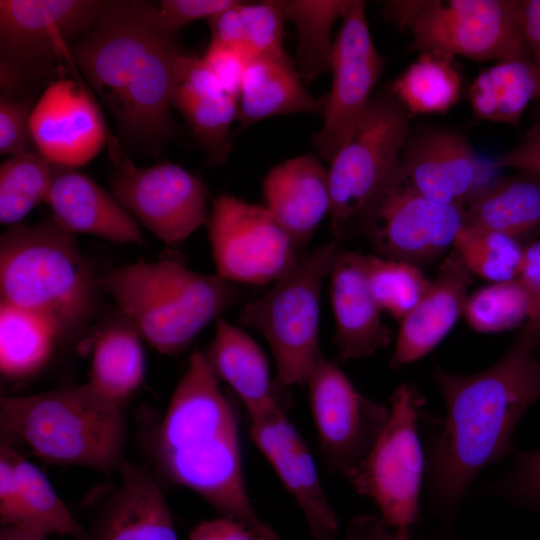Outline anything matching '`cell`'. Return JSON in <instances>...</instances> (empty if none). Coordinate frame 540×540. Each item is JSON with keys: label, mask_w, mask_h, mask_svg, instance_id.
Here are the masks:
<instances>
[{"label": "cell", "mask_w": 540, "mask_h": 540, "mask_svg": "<svg viewBox=\"0 0 540 540\" xmlns=\"http://www.w3.org/2000/svg\"><path fill=\"white\" fill-rule=\"evenodd\" d=\"M425 398L410 383L390 397L389 416L364 460L346 479L371 499L389 527L410 533L420 517L419 498L426 459L418 435Z\"/></svg>", "instance_id": "10"}, {"label": "cell", "mask_w": 540, "mask_h": 540, "mask_svg": "<svg viewBox=\"0 0 540 540\" xmlns=\"http://www.w3.org/2000/svg\"><path fill=\"white\" fill-rule=\"evenodd\" d=\"M122 316L163 354H176L239 298L234 283L174 260L139 261L97 278Z\"/></svg>", "instance_id": "6"}, {"label": "cell", "mask_w": 540, "mask_h": 540, "mask_svg": "<svg viewBox=\"0 0 540 540\" xmlns=\"http://www.w3.org/2000/svg\"><path fill=\"white\" fill-rule=\"evenodd\" d=\"M341 19L331 59L332 85L326 95L324 123L313 139L321 157L329 162L351 136L383 68L369 32L364 2L348 0Z\"/></svg>", "instance_id": "16"}, {"label": "cell", "mask_w": 540, "mask_h": 540, "mask_svg": "<svg viewBox=\"0 0 540 540\" xmlns=\"http://www.w3.org/2000/svg\"><path fill=\"white\" fill-rule=\"evenodd\" d=\"M98 293L73 234L53 219L17 224L1 236L0 303L42 318L62 338L92 317Z\"/></svg>", "instance_id": "5"}, {"label": "cell", "mask_w": 540, "mask_h": 540, "mask_svg": "<svg viewBox=\"0 0 540 540\" xmlns=\"http://www.w3.org/2000/svg\"><path fill=\"white\" fill-rule=\"evenodd\" d=\"M60 337L42 318L0 303V370L7 379H26L50 361Z\"/></svg>", "instance_id": "30"}, {"label": "cell", "mask_w": 540, "mask_h": 540, "mask_svg": "<svg viewBox=\"0 0 540 540\" xmlns=\"http://www.w3.org/2000/svg\"><path fill=\"white\" fill-rule=\"evenodd\" d=\"M473 277L452 248L423 296L400 321L390 367L421 359L446 337L463 314Z\"/></svg>", "instance_id": "20"}, {"label": "cell", "mask_w": 540, "mask_h": 540, "mask_svg": "<svg viewBox=\"0 0 540 540\" xmlns=\"http://www.w3.org/2000/svg\"><path fill=\"white\" fill-rule=\"evenodd\" d=\"M202 59L218 79L224 93L238 102L251 57L241 48L211 42Z\"/></svg>", "instance_id": "43"}, {"label": "cell", "mask_w": 540, "mask_h": 540, "mask_svg": "<svg viewBox=\"0 0 540 540\" xmlns=\"http://www.w3.org/2000/svg\"><path fill=\"white\" fill-rule=\"evenodd\" d=\"M57 164L38 150L14 155L0 166V222L20 224L45 202Z\"/></svg>", "instance_id": "33"}, {"label": "cell", "mask_w": 540, "mask_h": 540, "mask_svg": "<svg viewBox=\"0 0 540 540\" xmlns=\"http://www.w3.org/2000/svg\"><path fill=\"white\" fill-rule=\"evenodd\" d=\"M233 0H162L157 4L159 16L170 29L179 30L195 20L211 18L232 6Z\"/></svg>", "instance_id": "44"}, {"label": "cell", "mask_w": 540, "mask_h": 540, "mask_svg": "<svg viewBox=\"0 0 540 540\" xmlns=\"http://www.w3.org/2000/svg\"><path fill=\"white\" fill-rule=\"evenodd\" d=\"M155 462L173 483L220 512L273 539L256 513L242 466L238 417L205 355L194 352L152 441Z\"/></svg>", "instance_id": "3"}, {"label": "cell", "mask_w": 540, "mask_h": 540, "mask_svg": "<svg viewBox=\"0 0 540 540\" xmlns=\"http://www.w3.org/2000/svg\"><path fill=\"white\" fill-rule=\"evenodd\" d=\"M12 443L0 446V518L2 525H17L21 518V486L13 458Z\"/></svg>", "instance_id": "45"}, {"label": "cell", "mask_w": 540, "mask_h": 540, "mask_svg": "<svg viewBox=\"0 0 540 540\" xmlns=\"http://www.w3.org/2000/svg\"><path fill=\"white\" fill-rule=\"evenodd\" d=\"M178 32L149 1H104L71 46L77 71L113 114L132 148L157 154L172 137L173 65Z\"/></svg>", "instance_id": "2"}, {"label": "cell", "mask_w": 540, "mask_h": 540, "mask_svg": "<svg viewBox=\"0 0 540 540\" xmlns=\"http://www.w3.org/2000/svg\"><path fill=\"white\" fill-rule=\"evenodd\" d=\"M242 45L251 58L283 51L285 17L278 0L239 4Z\"/></svg>", "instance_id": "39"}, {"label": "cell", "mask_w": 540, "mask_h": 540, "mask_svg": "<svg viewBox=\"0 0 540 540\" xmlns=\"http://www.w3.org/2000/svg\"><path fill=\"white\" fill-rule=\"evenodd\" d=\"M207 227L216 275L231 283H275L305 253L265 206L232 195L213 199Z\"/></svg>", "instance_id": "14"}, {"label": "cell", "mask_w": 540, "mask_h": 540, "mask_svg": "<svg viewBox=\"0 0 540 540\" xmlns=\"http://www.w3.org/2000/svg\"><path fill=\"white\" fill-rule=\"evenodd\" d=\"M121 482L102 506L87 540H179L160 486L144 468L124 462Z\"/></svg>", "instance_id": "23"}, {"label": "cell", "mask_w": 540, "mask_h": 540, "mask_svg": "<svg viewBox=\"0 0 540 540\" xmlns=\"http://www.w3.org/2000/svg\"><path fill=\"white\" fill-rule=\"evenodd\" d=\"M214 99L226 95L203 59L177 54L173 65V95Z\"/></svg>", "instance_id": "42"}, {"label": "cell", "mask_w": 540, "mask_h": 540, "mask_svg": "<svg viewBox=\"0 0 540 540\" xmlns=\"http://www.w3.org/2000/svg\"><path fill=\"white\" fill-rule=\"evenodd\" d=\"M121 405L89 382L49 391L2 396L1 433L26 443L42 460L108 474L124 463Z\"/></svg>", "instance_id": "4"}, {"label": "cell", "mask_w": 540, "mask_h": 540, "mask_svg": "<svg viewBox=\"0 0 540 540\" xmlns=\"http://www.w3.org/2000/svg\"><path fill=\"white\" fill-rule=\"evenodd\" d=\"M522 327L527 331L534 350L540 356V322L536 324L524 323Z\"/></svg>", "instance_id": "52"}, {"label": "cell", "mask_w": 540, "mask_h": 540, "mask_svg": "<svg viewBox=\"0 0 540 540\" xmlns=\"http://www.w3.org/2000/svg\"><path fill=\"white\" fill-rule=\"evenodd\" d=\"M283 540V539H282Z\"/></svg>", "instance_id": "53"}, {"label": "cell", "mask_w": 540, "mask_h": 540, "mask_svg": "<svg viewBox=\"0 0 540 540\" xmlns=\"http://www.w3.org/2000/svg\"><path fill=\"white\" fill-rule=\"evenodd\" d=\"M188 540H282V538H270L239 520L223 516L198 524L191 531Z\"/></svg>", "instance_id": "46"}, {"label": "cell", "mask_w": 540, "mask_h": 540, "mask_svg": "<svg viewBox=\"0 0 540 540\" xmlns=\"http://www.w3.org/2000/svg\"><path fill=\"white\" fill-rule=\"evenodd\" d=\"M366 280L381 312L401 321L430 285L421 268L413 264L366 255Z\"/></svg>", "instance_id": "36"}, {"label": "cell", "mask_w": 540, "mask_h": 540, "mask_svg": "<svg viewBox=\"0 0 540 540\" xmlns=\"http://www.w3.org/2000/svg\"><path fill=\"white\" fill-rule=\"evenodd\" d=\"M518 279L525 288L531 303V315L525 322H540V240L524 246Z\"/></svg>", "instance_id": "47"}, {"label": "cell", "mask_w": 540, "mask_h": 540, "mask_svg": "<svg viewBox=\"0 0 540 540\" xmlns=\"http://www.w3.org/2000/svg\"><path fill=\"white\" fill-rule=\"evenodd\" d=\"M407 134V111L396 98L371 97L328 169L330 230L337 241L359 229L371 200L399 161Z\"/></svg>", "instance_id": "11"}, {"label": "cell", "mask_w": 540, "mask_h": 540, "mask_svg": "<svg viewBox=\"0 0 540 540\" xmlns=\"http://www.w3.org/2000/svg\"><path fill=\"white\" fill-rule=\"evenodd\" d=\"M384 14L408 29L422 52L460 55L477 61L529 57L521 1L399 0Z\"/></svg>", "instance_id": "9"}, {"label": "cell", "mask_w": 540, "mask_h": 540, "mask_svg": "<svg viewBox=\"0 0 540 540\" xmlns=\"http://www.w3.org/2000/svg\"><path fill=\"white\" fill-rule=\"evenodd\" d=\"M452 248L473 275L491 283L518 278L524 246L516 237L464 226Z\"/></svg>", "instance_id": "35"}, {"label": "cell", "mask_w": 540, "mask_h": 540, "mask_svg": "<svg viewBox=\"0 0 540 540\" xmlns=\"http://www.w3.org/2000/svg\"><path fill=\"white\" fill-rule=\"evenodd\" d=\"M45 203L65 231L118 244H143L136 219L113 194L73 167L57 165Z\"/></svg>", "instance_id": "22"}, {"label": "cell", "mask_w": 540, "mask_h": 540, "mask_svg": "<svg viewBox=\"0 0 540 540\" xmlns=\"http://www.w3.org/2000/svg\"><path fill=\"white\" fill-rule=\"evenodd\" d=\"M285 20L298 33L295 65L305 82L330 70L334 42L332 28L341 18L348 0H278Z\"/></svg>", "instance_id": "31"}, {"label": "cell", "mask_w": 540, "mask_h": 540, "mask_svg": "<svg viewBox=\"0 0 540 540\" xmlns=\"http://www.w3.org/2000/svg\"><path fill=\"white\" fill-rule=\"evenodd\" d=\"M266 209L302 250L330 213L328 170L313 154L272 168L262 186Z\"/></svg>", "instance_id": "24"}, {"label": "cell", "mask_w": 540, "mask_h": 540, "mask_svg": "<svg viewBox=\"0 0 540 540\" xmlns=\"http://www.w3.org/2000/svg\"><path fill=\"white\" fill-rule=\"evenodd\" d=\"M521 8L528 54L540 74V0L521 1Z\"/></svg>", "instance_id": "50"}, {"label": "cell", "mask_w": 540, "mask_h": 540, "mask_svg": "<svg viewBox=\"0 0 540 540\" xmlns=\"http://www.w3.org/2000/svg\"><path fill=\"white\" fill-rule=\"evenodd\" d=\"M13 458L21 486V518L48 535L70 536L87 540V531L77 522L60 499L45 474L15 449Z\"/></svg>", "instance_id": "34"}, {"label": "cell", "mask_w": 540, "mask_h": 540, "mask_svg": "<svg viewBox=\"0 0 540 540\" xmlns=\"http://www.w3.org/2000/svg\"><path fill=\"white\" fill-rule=\"evenodd\" d=\"M172 105L186 119L208 161L220 164L230 150V127L237 120L238 102L228 95L205 99L188 95H173Z\"/></svg>", "instance_id": "38"}, {"label": "cell", "mask_w": 540, "mask_h": 540, "mask_svg": "<svg viewBox=\"0 0 540 540\" xmlns=\"http://www.w3.org/2000/svg\"><path fill=\"white\" fill-rule=\"evenodd\" d=\"M346 540H411L410 533L398 532L387 525L379 513L352 517Z\"/></svg>", "instance_id": "48"}, {"label": "cell", "mask_w": 540, "mask_h": 540, "mask_svg": "<svg viewBox=\"0 0 540 540\" xmlns=\"http://www.w3.org/2000/svg\"><path fill=\"white\" fill-rule=\"evenodd\" d=\"M30 131L36 150L57 165L79 167L91 161L108 138L102 113L79 79L58 77L33 107Z\"/></svg>", "instance_id": "17"}, {"label": "cell", "mask_w": 540, "mask_h": 540, "mask_svg": "<svg viewBox=\"0 0 540 540\" xmlns=\"http://www.w3.org/2000/svg\"><path fill=\"white\" fill-rule=\"evenodd\" d=\"M366 255L341 249L330 272V299L335 320L333 342L340 361L370 357L391 341L392 331L370 293Z\"/></svg>", "instance_id": "21"}, {"label": "cell", "mask_w": 540, "mask_h": 540, "mask_svg": "<svg viewBox=\"0 0 540 540\" xmlns=\"http://www.w3.org/2000/svg\"><path fill=\"white\" fill-rule=\"evenodd\" d=\"M461 77L453 56L422 52L391 85V94L412 114L444 113L459 99Z\"/></svg>", "instance_id": "32"}, {"label": "cell", "mask_w": 540, "mask_h": 540, "mask_svg": "<svg viewBox=\"0 0 540 540\" xmlns=\"http://www.w3.org/2000/svg\"><path fill=\"white\" fill-rule=\"evenodd\" d=\"M399 161L423 195L463 210L496 181L495 164L480 158L463 135L446 129L407 139Z\"/></svg>", "instance_id": "18"}, {"label": "cell", "mask_w": 540, "mask_h": 540, "mask_svg": "<svg viewBox=\"0 0 540 540\" xmlns=\"http://www.w3.org/2000/svg\"><path fill=\"white\" fill-rule=\"evenodd\" d=\"M204 355L218 380L235 392L249 419L287 409L285 390L272 378L264 351L241 328L218 318L215 337Z\"/></svg>", "instance_id": "25"}, {"label": "cell", "mask_w": 540, "mask_h": 540, "mask_svg": "<svg viewBox=\"0 0 540 540\" xmlns=\"http://www.w3.org/2000/svg\"><path fill=\"white\" fill-rule=\"evenodd\" d=\"M464 226L519 238L540 226V179L528 174L496 180L464 208Z\"/></svg>", "instance_id": "28"}, {"label": "cell", "mask_w": 540, "mask_h": 540, "mask_svg": "<svg viewBox=\"0 0 540 540\" xmlns=\"http://www.w3.org/2000/svg\"><path fill=\"white\" fill-rule=\"evenodd\" d=\"M540 98V74L530 57L498 61L481 71L469 89L474 115L515 125L529 103Z\"/></svg>", "instance_id": "27"}, {"label": "cell", "mask_w": 540, "mask_h": 540, "mask_svg": "<svg viewBox=\"0 0 540 540\" xmlns=\"http://www.w3.org/2000/svg\"><path fill=\"white\" fill-rule=\"evenodd\" d=\"M48 534L43 530L29 525H2L0 540H46Z\"/></svg>", "instance_id": "51"}, {"label": "cell", "mask_w": 540, "mask_h": 540, "mask_svg": "<svg viewBox=\"0 0 540 540\" xmlns=\"http://www.w3.org/2000/svg\"><path fill=\"white\" fill-rule=\"evenodd\" d=\"M277 409L250 418V437L304 515L316 540H336L339 521L323 490L315 462L287 417Z\"/></svg>", "instance_id": "19"}, {"label": "cell", "mask_w": 540, "mask_h": 540, "mask_svg": "<svg viewBox=\"0 0 540 540\" xmlns=\"http://www.w3.org/2000/svg\"><path fill=\"white\" fill-rule=\"evenodd\" d=\"M432 377L445 403L426 442V480L432 506L452 515L477 475L510 455L514 430L540 400V356L527 331L503 357L474 374L434 365Z\"/></svg>", "instance_id": "1"}, {"label": "cell", "mask_w": 540, "mask_h": 540, "mask_svg": "<svg viewBox=\"0 0 540 540\" xmlns=\"http://www.w3.org/2000/svg\"><path fill=\"white\" fill-rule=\"evenodd\" d=\"M463 315L474 331L499 333L524 325L531 303L518 278L493 282L468 295Z\"/></svg>", "instance_id": "37"}, {"label": "cell", "mask_w": 540, "mask_h": 540, "mask_svg": "<svg viewBox=\"0 0 540 540\" xmlns=\"http://www.w3.org/2000/svg\"><path fill=\"white\" fill-rule=\"evenodd\" d=\"M141 338L133 324L122 316L106 326L94 342L88 382L120 405L144 378Z\"/></svg>", "instance_id": "29"}, {"label": "cell", "mask_w": 540, "mask_h": 540, "mask_svg": "<svg viewBox=\"0 0 540 540\" xmlns=\"http://www.w3.org/2000/svg\"><path fill=\"white\" fill-rule=\"evenodd\" d=\"M99 0H1V94L30 104L55 65L77 71L71 46L94 22Z\"/></svg>", "instance_id": "8"}, {"label": "cell", "mask_w": 540, "mask_h": 540, "mask_svg": "<svg viewBox=\"0 0 540 540\" xmlns=\"http://www.w3.org/2000/svg\"><path fill=\"white\" fill-rule=\"evenodd\" d=\"M30 104L6 95L0 96V153L17 155L30 150ZM34 144V143H33Z\"/></svg>", "instance_id": "41"}, {"label": "cell", "mask_w": 540, "mask_h": 540, "mask_svg": "<svg viewBox=\"0 0 540 540\" xmlns=\"http://www.w3.org/2000/svg\"><path fill=\"white\" fill-rule=\"evenodd\" d=\"M107 143L114 167L112 194L159 240L178 246L207 224L208 194L199 178L169 162L138 168L110 132Z\"/></svg>", "instance_id": "13"}, {"label": "cell", "mask_w": 540, "mask_h": 540, "mask_svg": "<svg viewBox=\"0 0 540 540\" xmlns=\"http://www.w3.org/2000/svg\"><path fill=\"white\" fill-rule=\"evenodd\" d=\"M493 163L497 168L510 167L540 179V139L521 143L500 155Z\"/></svg>", "instance_id": "49"}, {"label": "cell", "mask_w": 540, "mask_h": 540, "mask_svg": "<svg viewBox=\"0 0 540 540\" xmlns=\"http://www.w3.org/2000/svg\"><path fill=\"white\" fill-rule=\"evenodd\" d=\"M482 492L540 510V447L520 454L511 470Z\"/></svg>", "instance_id": "40"}, {"label": "cell", "mask_w": 540, "mask_h": 540, "mask_svg": "<svg viewBox=\"0 0 540 540\" xmlns=\"http://www.w3.org/2000/svg\"><path fill=\"white\" fill-rule=\"evenodd\" d=\"M326 96L316 98L304 87L295 62L285 51L251 58L238 100L242 127L291 113H320Z\"/></svg>", "instance_id": "26"}, {"label": "cell", "mask_w": 540, "mask_h": 540, "mask_svg": "<svg viewBox=\"0 0 540 540\" xmlns=\"http://www.w3.org/2000/svg\"><path fill=\"white\" fill-rule=\"evenodd\" d=\"M306 385L323 461L346 478L375 443L389 406L360 393L339 366L323 355Z\"/></svg>", "instance_id": "15"}, {"label": "cell", "mask_w": 540, "mask_h": 540, "mask_svg": "<svg viewBox=\"0 0 540 540\" xmlns=\"http://www.w3.org/2000/svg\"><path fill=\"white\" fill-rule=\"evenodd\" d=\"M464 224L463 209L423 195L398 161L371 200L359 229L376 255L421 268L453 247Z\"/></svg>", "instance_id": "12"}, {"label": "cell", "mask_w": 540, "mask_h": 540, "mask_svg": "<svg viewBox=\"0 0 540 540\" xmlns=\"http://www.w3.org/2000/svg\"><path fill=\"white\" fill-rule=\"evenodd\" d=\"M341 250L337 240L304 253L261 297L245 304L240 322L261 332L272 350L275 380L286 390L306 385L319 358L321 289Z\"/></svg>", "instance_id": "7"}]
</instances>
